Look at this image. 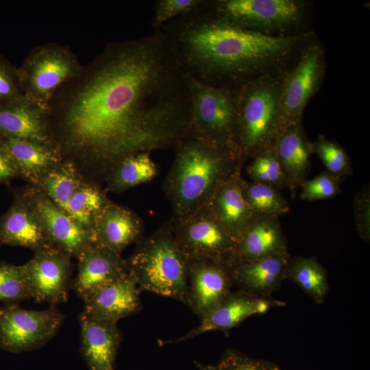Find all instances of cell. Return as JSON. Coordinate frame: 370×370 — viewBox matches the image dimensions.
I'll list each match as a JSON object with an SVG mask.
<instances>
[{
  "instance_id": "obj_23",
  "label": "cell",
  "mask_w": 370,
  "mask_h": 370,
  "mask_svg": "<svg viewBox=\"0 0 370 370\" xmlns=\"http://www.w3.org/2000/svg\"><path fill=\"white\" fill-rule=\"evenodd\" d=\"M143 232V223L135 213L109 201L95 227V241L119 254L142 238Z\"/></svg>"
},
{
  "instance_id": "obj_14",
  "label": "cell",
  "mask_w": 370,
  "mask_h": 370,
  "mask_svg": "<svg viewBox=\"0 0 370 370\" xmlns=\"http://www.w3.org/2000/svg\"><path fill=\"white\" fill-rule=\"evenodd\" d=\"M77 258V273L71 287L84 301L128 273L127 260L121 254L97 242L88 245Z\"/></svg>"
},
{
  "instance_id": "obj_3",
  "label": "cell",
  "mask_w": 370,
  "mask_h": 370,
  "mask_svg": "<svg viewBox=\"0 0 370 370\" xmlns=\"http://www.w3.org/2000/svg\"><path fill=\"white\" fill-rule=\"evenodd\" d=\"M175 156L164 182L172 222L206 208L217 188L240 172L243 162L220 148L192 125L175 145Z\"/></svg>"
},
{
  "instance_id": "obj_25",
  "label": "cell",
  "mask_w": 370,
  "mask_h": 370,
  "mask_svg": "<svg viewBox=\"0 0 370 370\" xmlns=\"http://www.w3.org/2000/svg\"><path fill=\"white\" fill-rule=\"evenodd\" d=\"M41 110L30 105L25 96L0 105V137L49 145Z\"/></svg>"
},
{
  "instance_id": "obj_4",
  "label": "cell",
  "mask_w": 370,
  "mask_h": 370,
  "mask_svg": "<svg viewBox=\"0 0 370 370\" xmlns=\"http://www.w3.org/2000/svg\"><path fill=\"white\" fill-rule=\"evenodd\" d=\"M127 264L128 273L140 290L187 306L188 260L176 241L171 223L140 238Z\"/></svg>"
},
{
  "instance_id": "obj_29",
  "label": "cell",
  "mask_w": 370,
  "mask_h": 370,
  "mask_svg": "<svg viewBox=\"0 0 370 370\" xmlns=\"http://www.w3.org/2000/svg\"><path fill=\"white\" fill-rule=\"evenodd\" d=\"M108 203L101 190L82 182L72 196L65 212L95 237L97 221Z\"/></svg>"
},
{
  "instance_id": "obj_15",
  "label": "cell",
  "mask_w": 370,
  "mask_h": 370,
  "mask_svg": "<svg viewBox=\"0 0 370 370\" xmlns=\"http://www.w3.org/2000/svg\"><path fill=\"white\" fill-rule=\"evenodd\" d=\"M233 286L231 267L211 260L188 261L187 306L199 318L218 306Z\"/></svg>"
},
{
  "instance_id": "obj_28",
  "label": "cell",
  "mask_w": 370,
  "mask_h": 370,
  "mask_svg": "<svg viewBox=\"0 0 370 370\" xmlns=\"http://www.w3.org/2000/svg\"><path fill=\"white\" fill-rule=\"evenodd\" d=\"M157 175V166L150 152L129 156L117 162L112 170L110 188L121 191L153 180Z\"/></svg>"
},
{
  "instance_id": "obj_22",
  "label": "cell",
  "mask_w": 370,
  "mask_h": 370,
  "mask_svg": "<svg viewBox=\"0 0 370 370\" xmlns=\"http://www.w3.org/2000/svg\"><path fill=\"white\" fill-rule=\"evenodd\" d=\"M20 246L34 252L51 245L27 197L16 199L0 221V245Z\"/></svg>"
},
{
  "instance_id": "obj_1",
  "label": "cell",
  "mask_w": 370,
  "mask_h": 370,
  "mask_svg": "<svg viewBox=\"0 0 370 370\" xmlns=\"http://www.w3.org/2000/svg\"><path fill=\"white\" fill-rule=\"evenodd\" d=\"M63 123L67 147L104 164L174 147L193 119L188 76L162 32L109 46Z\"/></svg>"
},
{
  "instance_id": "obj_21",
  "label": "cell",
  "mask_w": 370,
  "mask_h": 370,
  "mask_svg": "<svg viewBox=\"0 0 370 370\" xmlns=\"http://www.w3.org/2000/svg\"><path fill=\"white\" fill-rule=\"evenodd\" d=\"M274 147L285 177L286 187L293 196L307 179L310 170L312 143L308 139L302 122L284 127L278 136Z\"/></svg>"
},
{
  "instance_id": "obj_26",
  "label": "cell",
  "mask_w": 370,
  "mask_h": 370,
  "mask_svg": "<svg viewBox=\"0 0 370 370\" xmlns=\"http://www.w3.org/2000/svg\"><path fill=\"white\" fill-rule=\"evenodd\" d=\"M1 139L18 175L37 185L49 171L60 164L58 152L49 145L23 139Z\"/></svg>"
},
{
  "instance_id": "obj_33",
  "label": "cell",
  "mask_w": 370,
  "mask_h": 370,
  "mask_svg": "<svg viewBox=\"0 0 370 370\" xmlns=\"http://www.w3.org/2000/svg\"><path fill=\"white\" fill-rule=\"evenodd\" d=\"M252 182L275 188L286 187V182L274 145L254 156L247 167Z\"/></svg>"
},
{
  "instance_id": "obj_10",
  "label": "cell",
  "mask_w": 370,
  "mask_h": 370,
  "mask_svg": "<svg viewBox=\"0 0 370 370\" xmlns=\"http://www.w3.org/2000/svg\"><path fill=\"white\" fill-rule=\"evenodd\" d=\"M64 319L54 305L32 310L19 304H4L0 308V347L12 353L39 349L57 334Z\"/></svg>"
},
{
  "instance_id": "obj_7",
  "label": "cell",
  "mask_w": 370,
  "mask_h": 370,
  "mask_svg": "<svg viewBox=\"0 0 370 370\" xmlns=\"http://www.w3.org/2000/svg\"><path fill=\"white\" fill-rule=\"evenodd\" d=\"M208 5L233 25L270 35L301 33L297 29L308 8L306 1L298 0H208Z\"/></svg>"
},
{
  "instance_id": "obj_12",
  "label": "cell",
  "mask_w": 370,
  "mask_h": 370,
  "mask_svg": "<svg viewBox=\"0 0 370 370\" xmlns=\"http://www.w3.org/2000/svg\"><path fill=\"white\" fill-rule=\"evenodd\" d=\"M74 58L62 49L47 47L38 51L18 71L20 84H24L27 98L42 105L64 82L77 71Z\"/></svg>"
},
{
  "instance_id": "obj_27",
  "label": "cell",
  "mask_w": 370,
  "mask_h": 370,
  "mask_svg": "<svg viewBox=\"0 0 370 370\" xmlns=\"http://www.w3.org/2000/svg\"><path fill=\"white\" fill-rule=\"evenodd\" d=\"M286 279L299 286L317 304L324 303L330 286L325 269L314 257L290 258Z\"/></svg>"
},
{
  "instance_id": "obj_36",
  "label": "cell",
  "mask_w": 370,
  "mask_h": 370,
  "mask_svg": "<svg viewBox=\"0 0 370 370\" xmlns=\"http://www.w3.org/2000/svg\"><path fill=\"white\" fill-rule=\"evenodd\" d=\"M341 180L326 171L321 172L301 185L300 198L307 201H315L334 197L341 193Z\"/></svg>"
},
{
  "instance_id": "obj_31",
  "label": "cell",
  "mask_w": 370,
  "mask_h": 370,
  "mask_svg": "<svg viewBox=\"0 0 370 370\" xmlns=\"http://www.w3.org/2000/svg\"><path fill=\"white\" fill-rule=\"evenodd\" d=\"M241 186L246 201L256 214L278 218L290 212V205L277 188L243 180Z\"/></svg>"
},
{
  "instance_id": "obj_24",
  "label": "cell",
  "mask_w": 370,
  "mask_h": 370,
  "mask_svg": "<svg viewBox=\"0 0 370 370\" xmlns=\"http://www.w3.org/2000/svg\"><path fill=\"white\" fill-rule=\"evenodd\" d=\"M286 254H288L287 241L278 218L257 215L238 243L235 264Z\"/></svg>"
},
{
  "instance_id": "obj_30",
  "label": "cell",
  "mask_w": 370,
  "mask_h": 370,
  "mask_svg": "<svg viewBox=\"0 0 370 370\" xmlns=\"http://www.w3.org/2000/svg\"><path fill=\"white\" fill-rule=\"evenodd\" d=\"M82 182L74 166L66 163L59 164L49 171L38 185L44 194L65 212L72 196Z\"/></svg>"
},
{
  "instance_id": "obj_39",
  "label": "cell",
  "mask_w": 370,
  "mask_h": 370,
  "mask_svg": "<svg viewBox=\"0 0 370 370\" xmlns=\"http://www.w3.org/2000/svg\"><path fill=\"white\" fill-rule=\"evenodd\" d=\"M354 203L357 231L360 237L366 243H369L370 238L369 188L362 189L356 196Z\"/></svg>"
},
{
  "instance_id": "obj_20",
  "label": "cell",
  "mask_w": 370,
  "mask_h": 370,
  "mask_svg": "<svg viewBox=\"0 0 370 370\" xmlns=\"http://www.w3.org/2000/svg\"><path fill=\"white\" fill-rule=\"evenodd\" d=\"M241 180L238 172L223 182L207 205L217 220L238 243L258 215L245 198Z\"/></svg>"
},
{
  "instance_id": "obj_16",
  "label": "cell",
  "mask_w": 370,
  "mask_h": 370,
  "mask_svg": "<svg viewBox=\"0 0 370 370\" xmlns=\"http://www.w3.org/2000/svg\"><path fill=\"white\" fill-rule=\"evenodd\" d=\"M27 198L51 246L71 257L77 258L88 245L96 242L90 232L75 222L45 194H33Z\"/></svg>"
},
{
  "instance_id": "obj_38",
  "label": "cell",
  "mask_w": 370,
  "mask_h": 370,
  "mask_svg": "<svg viewBox=\"0 0 370 370\" xmlns=\"http://www.w3.org/2000/svg\"><path fill=\"white\" fill-rule=\"evenodd\" d=\"M18 71L0 58V105L20 99L23 96L18 88Z\"/></svg>"
},
{
  "instance_id": "obj_34",
  "label": "cell",
  "mask_w": 370,
  "mask_h": 370,
  "mask_svg": "<svg viewBox=\"0 0 370 370\" xmlns=\"http://www.w3.org/2000/svg\"><path fill=\"white\" fill-rule=\"evenodd\" d=\"M312 149L329 173L340 180L352 174L349 158L345 149L335 141L320 135L312 143Z\"/></svg>"
},
{
  "instance_id": "obj_6",
  "label": "cell",
  "mask_w": 370,
  "mask_h": 370,
  "mask_svg": "<svg viewBox=\"0 0 370 370\" xmlns=\"http://www.w3.org/2000/svg\"><path fill=\"white\" fill-rule=\"evenodd\" d=\"M193 124L214 144L243 162L238 138L237 90L208 86L188 77Z\"/></svg>"
},
{
  "instance_id": "obj_11",
  "label": "cell",
  "mask_w": 370,
  "mask_h": 370,
  "mask_svg": "<svg viewBox=\"0 0 370 370\" xmlns=\"http://www.w3.org/2000/svg\"><path fill=\"white\" fill-rule=\"evenodd\" d=\"M31 299L49 305L66 302L71 286V256L49 245L34 252L23 264Z\"/></svg>"
},
{
  "instance_id": "obj_35",
  "label": "cell",
  "mask_w": 370,
  "mask_h": 370,
  "mask_svg": "<svg viewBox=\"0 0 370 370\" xmlns=\"http://www.w3.org/2000/svg\"><path fill=\"white\" fill-rule=\"evenodd\" d=\"M206 0H157L153 5L151 27L159 31L168 22L200 8Z\"/></svg>"
},
{
  "instance_id": "obj_2",
  "label": "cell",
  "mask_w": 370,
  "mask_h": 370,
  "mask_svg": "<svg viewBox=\"0 0 370 370\" xmlns=\"http://www.w3.org/2000/svg\"><path fill=\"white\" fill-rule=\"evenodd\" d=\"M186 75L230 90L285 71L312 32L270 35L233 25L215 15L208 0L160 29Z\"/></svg>"
},
{
  "instance_id": "obj_40",
  "label": "cell",
  "mask_w": 370,
  "mask_h": 370,
  "mask_svg": "<svg viewBox=\"0 0 370 370\" xmlns=\"http://www.w3.org/2000/svg\"><path fill=\"white\" fill-rule=\"evenodd\" d=\"M18 175L17 169L0 137V184Z\"/></svg>"
},
{
  "instance_id": "obj_41",
  "label": "cell",
  "mask_w": 370,
  "mask_h": 370,
  "mask_svg": "<svg viewBox=\"0 0 370 370\" xmlns=\"http://www.w3.org/2000/svg\"><path fill=\"white\" fill-rule=\"evenodd\" d=\"M198 370H214L213 365L196 362Z\"/></svg>"
},
{
  "instance_id": "obj_19",
  "label": "cell",
  "mask_w": 370,
  "mask_h": 370,
  "mask_svg": "<svg viewBox=\"0 0 370 370\" xmlns=\"http://www.w3.org/2000/svg\"><path fill=\"white\" fill-rule=\"evenodd\" d=\"M290 254L244 261L232 268L234 286L249 294L272 297L286 279Z\"/></svg>"
},
{
  "instance_id": "obj_13",
  "label": "cell",
  "mask_w": 370,
  "mask_h": 370,
  "mask_svg": "<svg viewBox=\"0 0 370 370\" xmlns=\"http://www.w3.org/2000/svg\"><path fill=\"white\" fill-rule=\"evenodd\" d=\"M285 305L272 297H262L238 289L231 292L214 308L201 319L200 323L182 336L162 341L161 344L177 343L190 340L200 334L219 330L225 334L251 316L262 314L271 308Z\"/></svg>"
},
{
  "instance_id": "obj_32",
  "label": "cell",
  "mask_w": 370,
  "mask_h": 370,
  "mask_svg": "<svg viewBox=\"0 0 370 370\" xmlns=\"http://www.w3.org/2000/svg\"><path fill=\"white\" fill-rule=\"evenodd\" d=\"M31 299L24 265L0 262V301L19 304Z\"/></svg>"
},
{
  "instance_id": "obj_37",
  "label": "cell",
  "mask_w": 370,
  "mask_h": 370,
  "mask_svg": "<svg viewBox=\"0 0 370 370\" xmlns=\"http://www.w3.org/2000/svg\"><path fill=\"white\" fill-rule=\"evenodd\" d=\"M213 368L214 370H280L272 361L251 358L234 349L225 350Z\"/></svg>"
},
{
  "instance_id": "obj_9",
  "label": "cell",
  "mask_w": 370,
  "mask_h": 370,
  "mask_svg": "<svg viewBox=\"0 0 370 370\" xmlns=\"http://www.w3.org/2000/svg\"><path fill=\"white\" fill-rule=\"evenodd\" d=\"M325 66V48L312 37L303 45L282 79L281 106L284 127L301 121L306 106L321 85Z\"/></svg>"
},
{
  "instance_id": "obj_8",
  "label": "cell",
  "mask_w": 370,
  "mask_h": 370,
  "mask_svg": "<svg viewBox=\"0 0 370 370\" xmlns=\"http://www.w3.org/2000/svg\"><path fill=\"white\" fill-rule=\"evenodd\" d=\"M171 223L176 241L188 261L211 260L231 268L235 264L238 242L207 206Z\"/></svg>"
},
{
  "instance_id": "obj_17",
  "label": "cell",
  "mask_w": 370,
  "mask_h": 370,
  "mask_svg": "<svg viewBox=\"0 0 370 370\" xmlns=\"http://www.w3.org/2000/svg\"><path fill=\"white\" fill-rule=\"evenodd\" d=\"M84 302L82 312L88 317L116 323L142 308L140 288L129 273L103 286Z\"/></svg>"
},
{
  "instance_id": "obj_18",
  "label": "cell",
  "mask_w": 370,
  "mask_h": 370,
  "mask_svg": "<svg viewBox=\"0 0 370 370\" xmlns=\"http://www.w3.org/2000/svg\"><path fill=\"white\" fill-rule=\"evenodd\" d=\"M80 353L90 370H114L121 341L117 323L79 315Z\"/></svg>"
},
{
  "instance_id": "obj_5",
  "label": "cell",
  "mask_w": 370,
  "mask_h": 370,
  "mask_svg": "<svg viewBox=\"0 0 370 370\" xmlns=\"http://www.w3.org/2000/svg\"><path fill=\"white\" fill-rule=\"evenodd\" d=\"M286 71L260 77L237 90L238 138L244 159L273 146L284 129L281 88Z\"/></svg>"
}]
</instances>
